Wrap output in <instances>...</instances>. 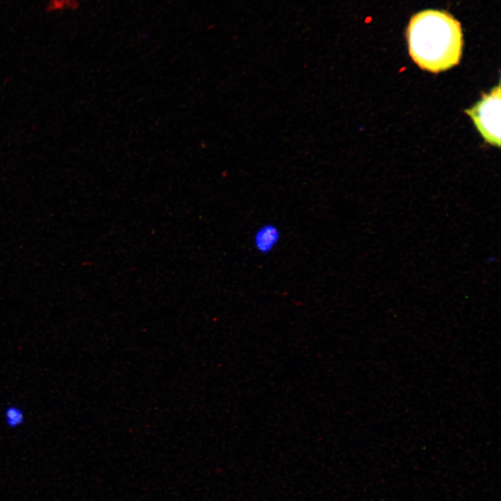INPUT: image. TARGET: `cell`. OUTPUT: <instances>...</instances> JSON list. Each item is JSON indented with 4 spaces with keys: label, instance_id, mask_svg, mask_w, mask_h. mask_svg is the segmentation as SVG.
Wrapping results in <instances>:
<instances>
[{
    "label": "cell",
    "instance_id": "cell-1",
    "mask_svg": "<svg viewBox=\"0 0 501 501\" xmlns=\"http://www.w3.org/2000/svg\"><path fill=\"white\" fill-rule=\"evenodd\" d=\"M406 37L409 54L421 69L438 73L460 61L461 24L445 11L426 10L416 13L409 22Z\"/></svg>",
    "mask_w": 501,
    "mask_h": 501
},
{
    "label": "cell",
    "instance_id": "cell-2",
    "mask_svg": "<svg viewBox=\"0 0 501 501\" xmlns=\"http://www.w3.org/2000/svg\"><path fill=\"white\" fill-rule=\"evenodd\" d=\"M500 84L465 112L472 118L484 140L498 147L500 146Z\"/></svg>",
    "mask_w": 501,
    "mask_h": 501
},
{
    "label": "cell",
    "instance_id": "cell-3",
    "mask_svg": "<svg viewBox=\"0 0 501 501\" xmlns=\"http://www.w3.org/2000/svg\"><path fill=\"white\" fill-rule=\"evenodd\" d=\"M280 237V230L275 224L264 223L260 225L253 234L254 248L260 254H269L279 244Z\"/></svg>",
    "mask_w": 501,
    "mask_h": 501
},
{
    "label": "cell",
    "instance_id": "cell-4",
    "mask_svg": "<svg viewBox=\"0 0 501 501\" xmlns=\"http://www.w3.org/2000/svg\"><path fill=\"white\" fill-rule=\"evenodd\" d=\"M5 424L10 428H17L22 425L25 420L23 411L17 406H8L3 413Z\"/></svg>",
    "mask_w": 501,
    "mask_h": 501
}]
</instances>
